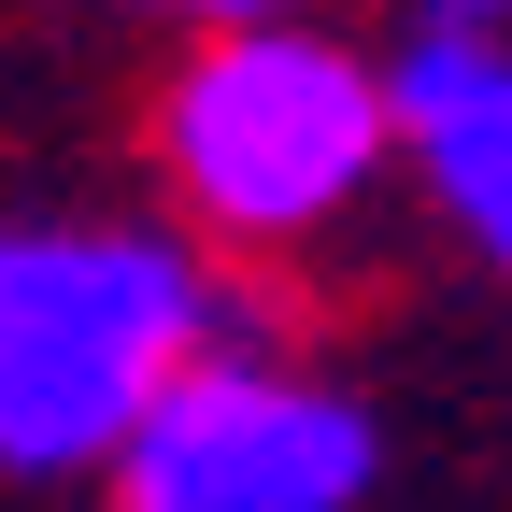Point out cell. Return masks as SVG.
<instances>
[{"label": "cell", "mask_w": 512, "mask_h": 512, "mask_svg": "<svg viewBox=\"0 0 512 512\" xmlns=\"http://www.w3.org/2000/svg\"><path fill=\"white\" fill-rule=\"evenodd\" d=\"M413 43H512V0H413Z\"/></svg>", "instance_id": "8992f818"}, {"label": "cell", "mask_w": 512, "mask_h": 512, "mask_svg": "<svg viewBox=\"0 0 512 512\" xmlns=\"http://www.w3.org/2000/svg\"><path fill=\"white\" fill-rule=\"evenodd\" d=\"M114 15H143V29H185V43H242V29H299L313 0H114Z\"/></svg>", "instance_id": "5b68a950"}, {"label": "cell", "mask_w": 512, "mask_h": 512, "mask_svg": "<svg viewBox=\"0 0 512 512\" xmlns=\"http://www.w3.org/2000/svg\"><path fill=\"white\" fill-rule=\"evenodd\" d=\"M157 200L214 271H313L342 256L356 214L399 171V72L328 15L299 29H242V43H185L157 72Z\"/></svg>", "instance_id": "6da1fadb"}, {"label": "cell", "mask_w": 512, "mask_h": 512, "mask_svg": "<svg viewBox=\"0 0 512 512\" xmlns=\"http://www.w3.org/2000/svg\"><path fill=\"white\" fill-rule=\"evenodd\" d=\"M399 171L484 271H512V43H413L399 29Z\"/></svg>", "instance_id": "277c9868"}, {"label": "cell", "mask_w": 512, "mask_h": 512, "mask_svg": "<svg viewBox=\"0 0 512 512\" xmlns=\"http://www.w3.org/2000/svg\"><path fill=\"white\" fill-rule=\"evenodd\" d=\"M384 484V427L313 356L228 328L114 456V512H356Z\"/></svg>", "instance_id": "3957f363"}, {"label": "cell", "mask_w": 512, "mask_h": 512, "mask_svg": "<svg viewBox=\"0 0 512 512\" xmlns=\"http://www.w3.org/2000/svg\"><path fill=\"white\" fill-rule=\"evenodd\" d=\"M242 328L171 214H0V470L114 484L143 413Z\"/></svg>", "instance_id": "7a4b0ae2"}]
</instances>
